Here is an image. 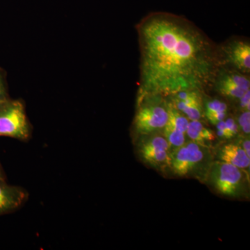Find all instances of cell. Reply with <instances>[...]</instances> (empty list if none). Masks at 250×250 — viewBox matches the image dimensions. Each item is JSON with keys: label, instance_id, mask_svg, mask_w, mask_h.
Listing matches in <instances>:
<instances>
[{"label": "cell", "instance_id": "obj_9", "mask_svg": "<svg viewBox=\"0 0 250 250\" xmlns=\"http://www.w3.org/2000/svg\"><path fill=\"white\" fill-rule=\"evenodd\" d=\"M228 62L240 72L250 71V45L247 41L235 40L229 42L225 48Z\"/></svg>", "mask_w": 250, "mask_h": 250}, {"label": "cell", "instance_id": "obj_2", "mask_svg": "<svg viewBox=\"0 0 250 250\" xmlns=\"http://www.w3.org/2000/svg\"><path fill=\"white\" fill-rule=\"evenodd\" d=\"M208 183L215 192L230 198L246 196L249 178L246 170L217 161L210 164L207 172Z\"/></svg>", "mask_w": 250, "mask_h": 250}, {"label": "cell", "instance_id": "obj_20", "mask_svg": "<svg viewBox=\"0 0 250 250\" xmlns=\"http://www.w3.org/2000/svg\"><path fill=\"white\" fill-rule=\"evenodd\" d=\"M0 179H6V177H5L4 171H3L1 164H0Z\"/></svg>", "mask_w": 250, "mask_h": 250}, {"label": "cell", "instance_id": "obj_19", "mask_svg": "<svg viewBox=\"0 0 250 250\" xmlns=\"http://www.w3.org/2000/svg\"><path fill=\"white\" fill-rule=\"evenodd\" d=\"M242 146V147L244 149L245 152H246L247 155L249 156L250 155V140L246 138V139L241 140L240 142L238 143Z\"/></svg>", "mask_w": 250, "mask_h": 250}, {"label": "cell", "instance_id": "obj_15", "mask_svg": "<svg viewBox=\"0 0 250 250\" xmlns=\"http://www.w3.org/2000/svg\"><path fill=\"white\" fill-rule=\"evenodd\" d=\"M250 111H243L238 118V127L239 129L241 128L243 132L248 136L250 132Z\"/></svg>", "mask_w": 250, "mask_h": 250}, {"label": "cell", "instance_id": "obj_4", "mask_svg": "<svg viewBox=\"0 0 250 250\" xmlns=\"http://www.w3.org/2000/svg\"><path fill=\"white\" fill-rule=\"evenodd\" d=\"M31 134L24 102L11 98L0 101V136L27 141Z\"/></svg>", "mask_w": 250, "mask_h": 250}, {"label": "cell", "instance_id": "obj_7", "mask_svg": "<svg viewBox=\"0 0 250 250\" xmlns=\"http://www.w3.org/2000/svg\"><path fill=\"white\" fill-rule=\"evenodd\" d=\"M213 81L217 91L230 99L239 100L250 90L249 78L240 74L223 72L216 74Z\"/></svg>", "mask_w": 250, "mask_h": 250}, {"label": "cell", "instance_id": "obj_14", "mask_svg": "<svg viewBox=\"0 0 250 250\" xmlns=\"http://www.w3.org/2000/svg\"><path fill=\"white\" fill-rule=\"evenodd\" d=\"M6 72L0 67V101L10 98Z\"/></svg>", "mask_w": 250, "mask_h": 250}, {"label": "cell", "instance_id": "obj_1", "mask_svg": "<svg viewBox=\"0 0 250 250\" xmlns=\"http://www.w3.org/2000/svg\"><path fill=\"white\" fill-rule=\"evenodd\" d=\"M141 77L138 102L186 90L201 92L214 80L220 59L203 31L182 16L154 12L137 25Z\"/></svg>", "mask_w": 250, "mask_h": 250}, {"label": "cell", "instance_id": "obj_3", "mask_svg": "<svg viewBox=\"0 0 250 250\" xmlns=\"http://www.w3.org/2000/svg\"><path fill=\"white\" fill-rule=\"evenodd\" d=\"M137 111L133 122L136 139L159 132L164 129L168 118L167 104L161 96H149L137 102Z\"/></svg>", "mask_w": 250, "mask_h": 250}, {"label": "cell", "instance_id": "obj_17", "mask_svg": "<svg viewBox=\"0 0 250 250\" xmlns=\"http://www.w3.org/2000/svg\"><path fill=\"white\" fill-rule=\"evenodd\" d=\"M215 125H216L217 135H218V137L225 140L229 139L225 122L224 121L219 122Z\"/></svg>", "mask_w": 250, "mask_h": 250}, {"label": "cell", "instance_id": "obj_12", "mask_svg": "<svg viewBox=\"0 0 250 250\" xmlns=\"http://www.w3.org/2000/svg\"><path fill=\"white\" fill-rule=\"evenodd\" d=\"M164 132L163 134L165 136L169 146H170V150H174L176 148L181 147L185 143V135L182 131L179 130L174 129L170 126L166 125L164 126Z\"/></svg>", "mask_w": 250, "mask_h": 250}, {"label": "cell", "instance_id": "obj_18", "mask_svg": "<svg viewBox=\"0 0 250 250\" xmlns=\"http://www.w3.org/2000/svg\"><path fill=\"white\" fill-rule=\"evenodd\" d=\"M240 100V107L243 111H250V91L248 90Z\"/></svg>", "mask_w": 250, "mask_h": 250}, {"label": "cell", "instance_id": "obj_16", "mask_svg": "<svg viewBox=\"0 0 250 250\" xmlns=\"http://www.w3.org/2000/svg\"><path fill=\"white\" fill-rule=\"evenodd\" d=\"M225 122V124H226L227 129H228L229 137V139H232V138L236 136L238 131H239L238 125L237 124L236 121L233 118H228Z\"/></svg>", "mask_w": 250, "mask_h": 250}, {"label": "cell", "instance_id": "obj_13", "mask_svg": "<svg viewBox=\"0 0 250 250\" xmlns=\"http://www.w3.org/2000/svg\"><path fill=\"white\" fill-rule=\"evenodd\" d=\"M221 112H228V106L225 103L218 100H213L206 103L205 113L207 118Z\"/></svg>", "mask_w": 250, "mask_h": 250}, {"label": "cell", "instance_id": "obj_5", "mask_svg": "<svg viewBox=\"0 0 250 250\" xmlns=\"http://www.w3.org/2000/svg\"><path fill=\"white\" fill-rule=\"evenodd\" d=\"M208 147L192 142L184 143L170 153V170L179 177L195 175L210 166Z\"/></svg>", "mask_w": 250, "mask_h": 250}, {"label": "cell", "instance_id": "obj_6", "mask_svg": "<svg viewBox=\"0 0 250 250\" xmlns=\"http://www.w3.org/2000/svg\"><path fill=\"white\" fill-rule=\"evenodd\" d=\"M138 155L143 163L156 170H165L170 163V148L160 131L138 138Z\"/></svg>", "mask_w": 250, "mask_h": 250}, {"label": "cell", "instance_id": "obj_10", "mask_svg": "<svg viewBox=\"0 0 250 250\" xmlns=\"http://www.w3.org/2000/svg\"><path fill=\"white\" fill-rule=\"evenodd\" d=\"M218 157L219 161L231 164L243 170L250 169V157L247 155L244 149L238 143L224 145L219 149Z\"/></svg>", "mask_w": 250, "mask_h": 250}, {"label": "cell", "instance_id": "obj_8", "mask_svg": "<svg viewBox=\"0 0 250 250\" xmlns=\"http://www.w3.org/2000/svg\"><path fill=\"white\" fill-rule=\"evenodd\" d=\"M29 194L25 189L10 185L6 179H0V215L18 210L28 200Z\"/></svg>", "mask_w": 250, "mask_h": 250}, {"label": "cell", "instance_id": "obj_11", "mask_svg": "<svg viewBox=\"0 0 250 250\" xmlns=\"http://www.w3.org/2000/svg\"><path fill=\"white\" fill-rule=\"evenodd\" d=\"M187 134L192 142L206 147H208L215 139L214 132L200 121L189 122Z\"/></svg>", "mask_w": 250, "mask_h": 250}]
</instances>
